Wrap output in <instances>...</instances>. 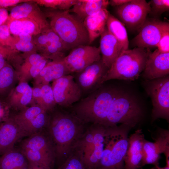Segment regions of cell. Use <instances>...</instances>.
<instances>
[{"label": "cell", "mask_w": 169, "mask_h": 169, "mask_svg": "<svg viewBox=\"0 0 169 169\" xmlns=\"http://www.w3.org/2000/svg\"><path fill=\"white\" fill-rule=\"evenodd\" d=\"M49 114L47 132L54 148L55 160L62 163L82 137L86 124L72 111L57 106Z\"/></svg>", "instance_id": "1"}, {"label": "cell", "mask_w": 169, "mask_h": 169, "mask_svg": "<svg viewBox=\"0 0 169 169\" xmlns=\"http://www.w3.org/2000/svg\"><path fill=\"white\" fill-rule=\"evenodd\" d=\"M120 90L103 84L72 105L70 111L86 124L105 126L111 105Z\"/></svg>", "instance_id": "2"}, {"label": "cell", "mask_w": 169, "mask_h": 169, "mask_svg": "<svg viewBox=\"0 0 169 169\" xmlns=\"http://www.w3.org/2000/svg\"><path fill=\"white\" fill-rule=\"evenodd\" d=\"M50 28L60 37L67 50L89 45L88 33L83 21L68 10L52 9L45 12Z\"/></svg>", "instance_id": "3"}, {"label": "cell", "mask_w": 169, "mask_h": 169, "mask_svg": "<svg viewBox=\"0 0 169 169\" xmlns=\"http://www.w3.org/2000/svg\"><path fill=\"white\" fill-rule=\"evenodd\" d=\"M133 128L125 124L106 127L101 158L95 169H124L128 134Z\"/></svg>", "instance_id": "4"}, {"label": "cell", "mask_w": 169, "mask_h": 169, "mask_svg": "<svg viewBox=\"0 0 169 169\" xmlns=\"http://www.w3.org/2000/svg\"><path fill=\"white\" fill-rule=\"evenodd\" d=\"M149 49L135 47L124 51L109 69L104 83L112 79L134 80L143 71Z\"/></svg>", "instance_id": "5"}, {"label": "cell", "mask_w": 169, "mask_h": 169, "mask_svg": "<svg viewBox=\"0 0 169 169\" xmlns=\"http://www.w3.org/2000/svg\"><path fill=\"white\" fill-rule=\"evenodd\" d=\"M144 87L152 103L151 121L169 120V77L145 80Z\"/></svg>", "instance_id": "6"}, {"label": "cell", "mask_w": 169, "mask_h": 169, "mask_svg": "<svg viewBox=\"0 0 169 169\" xmlns=\"http://www.w3.org/2000/svg\"><path fill=\"white\" fill-rule=\"evenodd\" d=\"M150 11L149 3L145 0H130L115 8L116 13L122 22L133 31H139Z\"/></svg>", "instance_id": "7"}, {"label": "cell", "mask_w": 169, "mask_h": 169, "mask_svg": "<svg viewBox=\"0 0 169 169\" xmlns=\"http://www.w3.org/2000/svg\"><path fill=\"white\" fill-rule=\"evenodd\" d=\"M51 86L57 105L63 108L70 107L82 96L79 87L71 74L53 81Z\"/></svg>", "instance_id": "8"}, {"label": "cell", "mask_w": 169, "mask_h": 169, "mask_svg": "<svg viewBox=\"0 0 169 169\" xmlns=\"http://www.w3.org/2000/svg\"><path fill=\"white\" fill-rule=\"evenodd\" d=\"M169 31L168 22L147 18L133 39L132 44L136 47L149 49L157 47L162 37Z\"/></svg>", "instance_id": "9"}, {"label": "cell", "mask_w": 169, "mask_h": 169, "mask_svg": "<svg viewBox=\"0 0 169 169\" xmlns=\"http://www.w3.org/2000/svg\"><path fill=\"white\" fill-rule=\"evenodd\" d=\"M109 69L101 59L75 73L74 79L82 95H88L103 84L104 78Z\"/></svg>", "instance_id": "10"}, {"label": "cell", "mask_w": 169, "mask_h": 169, "mask_svg": "<svg viewBox=\"0 0 169 169\" xmlns=\"http://www.w3.org/2000/svg\"><path fill=\"white\" fill-rule=\"evenodd\" d=\"M101 59L99 48L89 45L74 48L64 58L71 74L81 71Z\"/></svg>", "instance_id": "11"}, {"label": "cell", "mask_w": 169, "mask_h": 169, "mask_svg": "<svg viewBox=\"0 0 169 169\" xmlns=\"http://www.w3.org/2000/svg\"><path fill=\"white\" fill-rule=\"evenodd\" d=\"M154 141L145 139L143 145V158L141 166L151 164L159 165V161L161 153L169 151V131L158 128L156 131Z\"/></svg>", "instance_id": "12"}, {"label": "cell", "mask_w": 169, "mask_h": 169, "mask_svg": "<svg viewBox=\"0 0 169 169\" xmlns=\"http://www.w3.org/2000/svg\"><path fill=\"white\" fill-rule=\"evenodd\" d=\"M94 127L93 140L82 155L85 169H95L101 160L104 147L106 127L92 124Z\"/></svg>", "instance_id": "13"}, {"label": "cell", "mask_w": 169, "mask_h": 169, "mask_svg": "<svg viewBox=\"0 0 169 169\" xmlns=\"http://www.w3.org/2000/svg\"><path fill=\"white\" fill-rule=\"evenodd\" d=\"M46 17L38 5L33 0L19 4L13 7L11 10L4 24L8 25L12 21L22 18L32 20L45 29L50 27Z\"/></svg>", "instance_id": "14"}, {"label": "cell", "mask_w": 169, "mask_h": 169, "mask_svg": "<svg viewBox=\"0 0 169 169\" xmlns=\"http://www.w3.org/2000/svg\"><path fill=\"white\" fill-rule=\"evenodd\" d=\"M169 74V53H162L158 49L149 51L142 77L145 80L165 77Z\"/></svg>", "instance_id": "15"}, {"label": "cell", "mask_w": 169, "mask_h": 169, "mask_svg": "<svg viewBox=\"0 0 169 169\" xmlns=\"http://www.w3.org/2000/svg\"><path fill=\"white\" fill-rule=\"evenodd\" d=\"M145 139L141 129L129 136L128 144L124 160V169H141L143 148Z\"/></svg>", "instance_id": "16"}, {"label": "cell", "mask_w": 169, "mask_h": 169, "mask_svg": "<svg viewBox=\"0 0 169 169\" xmlns=\"http://www.w3.org/2000/svg\"><path fill=\"white\" fill-rule=\"evenodd\" d=\"M99 48L101 54V59L109 69L125 50L118 40L109 32L106 26L100 35Z\"/></svg>", "instance_id": "17"}, {"label": "cell", "mask_w": 169, "mask_h": 169, "mask_svg": "<svg viewBox=\"0 0 169 169\" xmlns=\"http://www.w3.org/2000/svg\"><path fill=\"white\" fill-rule=\"evenodd\" d=\"M64 58L49 61L33 79V85L49 84L51 82L71 74Z\"/></svg>", "instance_id": "18"}, {"label": "cell", "mask_w": 169, "mask_h": 169, "mask_svg": "<svg viewBox=\"0 0 169 169\" xmlns=\"http://www.w3.org/2000/svg\"><path fill=\"white\" fill-rule=\"evenodd\" d=\"M32 88L28 82H21L13 89L4 100L11 110L20 111L31 105Z\"/></svg>", "instance_id": "19"}, {"label": "cell", "mask_w": 169, "mask_h": 169, "mask_svg": "<svg viewBox=\"0 0 169 169\" xmlns=\"http://www.w3.org/2000/svg\"><path fill=\"white\" fill-rule=\"evenodd\" d=\"M20 130L11 117L0 125V154L13 148L16 142L23 137Z\"/></svg>", "instance_id": "20"}, {"label": "cell", "mask_w": 169, "mask_h": 169, "mask_svg": "<svg viewBox=\"0 0 169 169\" xmlns=\"http://www.w3.org/2000/svg\"><path fill=\"white\" fill-rule=\"evenodd\" d=\"M25 139L21 145V149H29L39 151L54 158V151L46 131H43L32 135Z\"/></svg>", "instance_id": "21"}, {"label": "cell", "mask_w": 169, "mask_h": 169, "mask_svg": "<svg viewBox=\"0 0 169 169\" xmlns=\"http://www.w3.org/2000/svg\"><path fill=\"white\" fill-rule=\"evenodd\" d=\"M32 105H37L49 112L57 106L49 84L33 85Z\"/></svg>", "instance_id": "22"}, {"label": "cell", "mask_w": 169, "mask_h": 169, "mask_svg": "<svg viewBox=\"0 0 169 169\" xmlns=\"http://www.w3.org/2000/svg\"><path fill=\"white\" fill-rule=\"evenodd\" d=\"M109 13L106 9H104L87 17L83 21L89 35V44L100 36L104 31Z\"/></svg>", "instance_id": "23"}, {"label": "cell", "mask_w": 169, "mask_h": 169, "mask_svg": "<svg viewBox=\"0 0 169 169\" xmlns=\"http://www.w3.org/2000/svg\"><path fill=\"white\" fill-rule=\"evenodd\" d=\"M109 1L106 0H77V2L69 10L83 21L87 17L106 9Z\"/></svg>", "instance_id": "24"}, {"label": "cell", "mask_w": 169, "mask_h": 169, "mask_svg": "<svg viewBox=\"0 0 169 169\" xmlns=\"http://www.w3.org/2000/svg\"><path fill=\"white\" fill-rule=\"evenodd\" d=\"M18 82L17 72L7 62L0 69V100L4 101Z\"/></svg>", "instance_id": "25"}, {"label": "cell", "mask_w": 169, "mask_h": 169, "mask_svg": "<svg viewBox=\"0 0 169 169\" xmlns=\"http://www.w3.org/2000/svg\"><path fill=\"white\" fill-rule=\"evenodd\" d=\"M0 157V169H28V162L21 151L13 148Z\"/></svg>", "instance_id": "26"}, {"label": "cell", "mask_w": 169, "mask_h": 169, "mask_svg": "<svg viewBox=\"0 0 169 169\" xmlns=\"http://www.w3.org/2000/svg\"><path fill=\"white\" fill-rule=\"evenodd\" d=\"M10 33L16 36L22 32L35 36L44 32L45 29L35 21L28 18H22L12 21L8 25Z\"/></svg>", "instance_id": "27"}, {"label": "cell", "mask_w": 169, "mask_h": 169, "mask_svg": "<svg viewBox=\"0 0 169 169\" xmlns=\"http://www.w3.org/2000/svg\"><path fill=\"white\" fill-rule=\"evenodd\" d=\"M106 26L109 32L121 44L124 50L129 49L127 33L124 24L109 13Z\"/></svg>", "instance_id": "28"}, {"label": "cell", "mask_w": 169, "mask_h": 169, "mask_svg": "<svg viewBox=\"0 0 169 169\" xmlns=\"http://www.w3.org/2000/svg\"><path fill=\"white\" fill-rule=\"evenodd\" d=\"M49 118V112L44 111L20 129L23 137L29 136L46 129Z\"/></svg>", "instance_id": "29"}, {"label": "cell", "mask_w": 169, "mask_h": 169, "mask_svg": "<svg viewBox=\"0 0 169 169\" xmlns=\"http://www.w3.org/2000/svg\"><path fill=\"white\" fill-rule=\"evenodd\" d=\"M44 111H46L39 105H33L17 111L18 112L12 115L11 117L20 129Z\"/></svg>", "instance_id": "30"}, {"label": "cell", "mask_w": 169, "mask_h": 169, "mask_svg": "<svg viewBox=\"0 0 169 169\" xmlns=\"http://www.w3.org/2000/svg\"><path fill=\"white\" fill-rule=\"evenodd\" d=\"M28 162L51 169L55 159L42 152L29 149H21Z\"/></svg>", "instance_id": "31"}, {"label": "cell", "mask_w": 169, "mask_h": 169, "mask_svg": "<svg viewBox=\"0 0 169 169\" xmlns=\"http://www.w3.org/2000/svg\"><path fill=\"white\" fill-rule=\"evenodd\" d=\"M59 169H85L82 153L76 146Z\"/></svg>", "instance_id": "32"}, {"label": "cell", "mask_w": 169, "mask_h": 169, "mask_svg": "<svg viewBox=\"0 0 169 169\" xmlns=\"http://www.w3.org/2000/svg\"><path fill=\"white\" fill-rule=\"evenodd\" d=\"M38 5L52 9L68 10L75 4L77 0H35Z\"/></svg>", "instance_id": "33"}, {"label": "cell", "mask_w": 169, "mask_h": 169, "mask_svg": "<svg viewBox=\"0 0 169 169\" xmlns=\"http://www.w3.org/2000/svg\"><path fill=\"white\" fill-rule=\"evenodd\" d=\"M24 56L25 59L17 71L18 79L25 74L32 66L46 58L41 54L38 53L36 52L27 53Z\"/></svg>", "instance_id": "34"}, {"label": "cell", "mask_w": 169, "mask_h": 169, "mask_svg": "<svg viewBox=\"0 0 169 169\" xmlns=\"http://www.w3.org/2000/svg\"><path fill=\"white\" fill-rule=\"evenodd\" d=\"M150 7V15L153 18L160 17L164 12L169 10V0H151L148 2Z\"/></svg>", "instance_id": "35"}, {"label": "cell", "mask_w": 169, "mask_h": 169, "mask_svg": "<svg viewBox=\"0 0 169 169\" xmlns=\"http://www.w3.org/2000/svg\"><path fill=\"white\" fill-rule=\"evenodd\" d=\"M46 58L43 59L32 66L28 71L19 78V82H26L35 78L39 74L47 63L49 61Z\"/></svg>", "instance_id": "36"}, {"label": "cell", "mask_w": 169, "mask_h": 169, "mask_svg": "<svg viewBox=\"0 0 169 169\" xmlns=\"http://www.w3.org/2000/svg\"><path fill=\"white\" fill-rule=\"evenodd\" d=\"M15 40V37L11 35L8 26L6 24L0 25V45L15 50L14 47Z\"/></svg>", "instance_id": "37"}, {"label": "cell", "mask_w": 169, "mask_h": 169, "mask_svg": "<svg viewBox=\"0 0 169 169\" xmlns=\"http://www.w3.org/2000/svg\"><path fill=\"white\" fill-rule=\"evenodd\" d=\"M14 37L15 40L14 47V49L16 51L27 54L35 52L37 50L33 42L23 41L18 39L15 37Z\"/></svg>", "instance_id": "38"}, {"label": "cell", "mask_w": 169, "mask_h": 169, "mask_svg": "<svg viewBox=\"0 0 169 169\" xmlns=\"http://www.w3.org/2000/svg\"><path fill=\"white\" fill-rule=\"evenodd\" d=\"M33 42L37 48L41 53L45 49L49 42L48 37L44 32L35 36Z\"/></svg>", "instance_id": "39"}, {"label": "cell", "mask_w": 169, "mask_h": 169, "mask_svg": "<svg viewBox=\"0 0 169 169\" xmlns=\"http://www.w3.org/2000/svg\"><path fill=\"white\" fill-rule=\"evenodd\" d=\"M12 115L11 110L7 103L0 100V123L7 120Z\"/></svg>", "instance_id": "40"}, {"label": "cell", "mask_w": 169, "mask_h": 169, "mask_svg": "<svg viewBox=\"0 0 169 169\" xmlns=\"http://www.w3.org/2000/svg\"><path fill=\"white\" fill-rule=\"evenodd\" d=\"M157 47L162 53H169V31L166 32L161 38Z\"/></svg>", "instance_id": "41"}, {"label": "cell", "mask_w": 169, "mask_h": 169, "mask_svg": "<svg viewBox=\"0 0 169 169\" xmlns=\"http://www.w3.org/2000/svg\"><path fill=\"white\" fill-rule=\"evenodd\" d=\"M30 0H0V9L14 7L19 4L30 1Z\"/></svg>", "instance_id": "42"}, {"label": "cell", "mask_w": 169, "mask_h": 169, "mask_svg": "<svg viewBox=\"0 0 169 169\" xmlns=\"http://www.w3.org/2000/svg\"><path fill=\"white\" fill-rule=\"evenodd\" d=\"M15 37L18 39L24 42H33V36L30 34L24 32L20 33L18 35Z\"/></svg>", "instance_id": "43"}, {"label": "cell", "mask_w": 169, "mask_h": 169, "mask_svg": "<svg viewBox=\"0 0 169 169\" xmlns=\"http://www.w3.org/2000/svg\"><path fill=\"white\" fill-rule=\"evenodd\" d=\"M8 15V11L6 9H0V25L5 23Z\"/></svg>", "instance_id": "44"}, {"label": "cell", "mask_w": 169, "mask_h": 169, "mask_svg": "<svg viewBox=\"0 0 169 169\" xmlns=\"http://www.w3.org/2000/svg\"><path fill=\"white\" fill-rule=\"evenodd\" d=\"M130 0H111L109 1V4L113 6H118L130 1Z\"/></svg>", "instance_id": "45"}, {"label": "cell", "mask_w": 169, "mask_h": 169, "mask_svg": "<svg viewBox=\"0 0 169 169\" xmlns=\"http://www.w3.org/2000/svg\"><path fill=\"white\" fill-rule=\"evenodd\" d=\"M28 169H48L36 164L28 162Z\"/></svg>", "instance_id": "46"}, {"label": "cell", "mask_w": 169, "mask_h": 169, "mask_svg": "<svg viewBox=\"0 0 169 169\" xmlns=\"http://www.w3.org/2000/svg\"><path fill=\"white\" fill-rule=\"evenodd\" d=\"M7 62L3 55L0 53V69H1L6 64Z\"/></svg>", "instance_id": "47"}, {"label": "cell", "mask_w": 169, "mask_h": 169, "mask_svg": "<svg viewBox=\"0 0 169 169\" xmlns=\"http://www.w3.org/2000/svg\"><path fill=\"white\" fill-rule=\"evenodd\" d=\"M148 169H169V165H166V166L164 167H160L159 165H156Z\"/></svg>", "instance_id": "48"}, {"label": "cell", "mask_w": 169, "mask_h": 169, "mask_svg": "<svg viewBox=\"0 0 169 169\" xmlns=\"http://www.w3.org/2000/svg\"><path fill=\"white\" fill-rule=\"evenodd\" d=\"M1 123H0V124H1Z\"/></svg>", "instance_id": "49"}]
</instances>
